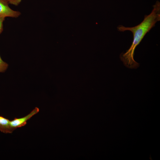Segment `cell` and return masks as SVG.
<instances>
[{
    "label": "cell",
    "mask_w": 160,
    "mask_h": 160,
    "mask_svg": "<svg viewBox=\"0 0 160 160\" xmlns=\"http://www.w3.org/2000/svg\"><path fill=\"white\" fill-rule=\"evenodd\" d=\"M151 12L145 15L143 21L138 25L133 27H125L122 25L118 26L117 28L119 31H131L133 35V40L129 49L120 55V58L124 65L131 69L137 68L139 64L134 60V52L146 34L155 26V24L160 20V3L157 1L153 6Z\"/></svg>",
    "instance_id": "6da1fadb"
},
{
    "label": "cell",
    "mask_w": 160,
    "mask_h": 160,
    "mask_svg": "<svg viewBox=\"0 0 160 160\" xmlns=\"http://www.w3.org/2000/svg\"><path fill=\"white\" fill-rule=\"evenodd\" d=\"M39 109L36 107L29 113L26 116L20 118H15L13 120L10 121L11 127L14 131L17 128L25 126L27 121L39 111Z\"/></svg>",
    "instance_id": "7a4b0ae2"
},
{
    "label": "cell",
    "mask_w": 160,
    "mask_h": 160,
    "mask_svg": "<svg viewBox=\"0 0 160 160\" xmlns=\"http://www.w3.org/2000/svg\"><path fill=\"white\" fill-rule=\"evenodd\" d=\"M9 4L7 0H0V17H18L20 15V12L12 9L9 7Z\"/></svg>",
    "instance_id": "3957f363"
},
{
    "label": "cell",
    "mask_w": 160,
    "mask_h": 160,
    "mask_svg": "<svg viewBox=\"0 0 160 160\" xmlns=\"http://www.w3.org/2000/svg\"><path fill=\"white\" fill-rule=\"evenodd\" d=\"M14 131L12 128L10 120L0 116V131L5 134L11 133Z\"/></svg>",
    "instance_id": "277c9868"
},
{
    "label": "cell",
    "mask_w": 160,
    "mask_h": 160,
    "mask_svg": "<svg viewBox=\"0 0 160 160\" xmlns=\"http://www.w3.org/2000/svg\"><path fill=\"white\" fill-rule=\"evenodd\" d=\"M8 65L2 59L0 55V73L4 72L7 69Z\"/></svg>",
    "instance_id": "5b68a950"
},
{
    "label": "cell",
    "mask_w": 160,
    "mask_h": 160,
    "mask_svg": "<svg viewBox=\"0 0 160 160\" xmlns=\"http://www.w3.org/2000/svg\"><path fill=\"white\" fill-rule=\"evenodd\" d=\"M10 4L15 6H17L20 4L22 0H7Z\"/></svg>",
    "instance_id": "8992f818"
},
{
    "label": "cell",
    "mask_w": 160,
    "mask_h": 160,
    "mask_svg": "<svg viewBox=\"0 0 160 160\" xmlns=\"http://www.w3.org/2000/svg\"><path fill=\"white\" fill-rule=\"evenodd\" d=\"M5 18L0 17V34L3 31V22L5 20Z\"/></svg>",
    "instance_id": "52a82bcc"
}]
</instances>
